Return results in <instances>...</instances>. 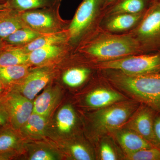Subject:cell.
Returning a JSON list of instances; mask_svg holds the SVG:
<instances>
[{
	"label": "cell",
	"instance_id": "8fae6325",
	"mask_svg": "<svg viewBox=\"0 0 160 160\" xmlns=\"http://www.w3.org/2000/svg\"><path fill=\"white\" fill-rule=\"evenodd\" d=\"M126 100L122 94L110 88L100 87L86 96V102L92 108L102 109Z\"/></svg>",
	"mask_w": 160,
	"mask_h": 160
},
{
	"label": "cell",
	"instance_id": "d590c367",
	"mask_svg": "<svg viewBox=\"0 0 160 160\" xmlns=\"http://www.w3.org/2000/svg\"><path fill=\"white\" fill-rule=\"evenodd\" d=\"M2 91V88H1V86H0V92H1Z\"/></svg>",
	"mask_w": 160,
	"mask_h": 160
},
{
	"label": "cell",
	"instance_id": "e0dca14e",
	"mask_svg": "<svg viewBox=\"0 0 160 160\" xmlns=\"http://www.w3.org/2000/svg\"><path fill=\"white\" fill-rule=\"evenodd\" d=\"M76 122V115L71 106L66 105L58 112L57 125L59 131L63 133H68L74 128Z\"/></svg>",
	"mask_w": 160,
	"mask_h": 160
},
{
	"label": "cell",
	"instance_id": "5bb4252c",
	"mask_svg": "<svg viewBox=\"0 0 160 160\" xmlns=\"http://www.w3.org/2000/svg\"><path fill=\"white\" fill-rule=\"evenodd\" d=\"M45 10H28L24 12L22 18L29 26L38 30H50L56 25L54 18Z\"/></svg>",
	"mask_w": 160,
	"mask_h": 160
},
{
	"label": "cell",
	"instance_id": "ffe728a7",
	"mask_svg": "<svg viewBox=\"0 0 160 160\" xmlns=\"http://www.w3.org/2000/svg\"><path fill=\"white\" fill-rule=\"evenodd\" d=\"M29 61V55L21 49H13L0 56V66L22 65Z\"/></svg>",
	"mask_w": 160,
	"mask_h": 160
},
{
	"label": "cell",
	"instance_id": "484cf974",
	"mask_svg": "<svg viewBox=\"0 0 160 160\" xmlns=\"http://www.w3.org/2000/svg\"><path fill=\"white\" fill-rule=\"evenodd\" d=\"M125 158L129 160H160V149L153 147L142 149L125 154Z\"/></svg>",
	"mask_w": 160,
	"mask_h": 160
},
{
	"label": "cell",
	"instance_id": "603a6c76",
	"mask_svg": "<svg viewBox=\"0 0 160 160\" xmlns=\"http://www.w3.org/2000/svg\"><path fill=\"white\" fill-rule=\"evenodd\" d=\"M41 33L28 28H22L6 38L7 42L12 44H19L31 42L39 37Z\"/></svg>",
	"mask_w": 160,
	"mask_h": 160
},
{
	"label": "cell",
	"instance_id": "9a60e30c",
	"mask_svg": "<svg viewBox=\"0 0 160 160\" xmlns=\"http://www.w3.org/2000/svg\"><path fill=\"white\" fill-rule=\"evenodd\" d=\"M58 97V92L56 89H46L35 100L32 112L47 118L55 106Z\"/></svg>",
	"mask_w": 160,
	"mask_h": 160
},
{
	"label": "cell",
	"instance_id": "44dd1931",
	"mask_svg": "<svg viewBox=\"0 0 160 160\" xmlns=\"http://www.w3.org/2000/svg\"><path fill=\"white\" fill-rule=\"evenodd\" d=\"M67 39L69 40L68 36L63 33L40 36L30 42L26 46V51L30 52L43 46L64 42Z\"/></svg>",
	"mask_w": 160,
	"mask_h": 160
},
{
	"label": "cell",
	"instance_id": "ac0fdd59",
	"mask_svg": "<svg viewBox=\"0 0 160 160\" xmlns=\"http://www.w3.org/2000/svg\"><path fill=\"white\" fill-rule=\"evenodd\" d=\"M91 71L90 68L79 67L70 68L63 74V82L72 88L78 87L85 82Z\"/></svg>",
	"mask_w": 160,
	"mask_h": 160
},
{
	"label": "cell",
	"instance_id": "52a82bcc",
	"mask_svg": "<svg viewBox=\"0 0 160 160\" xmlns=\"http://www.w3.org/2000/svg\"><path fill=\"white\" fill-rule=\"evenodd\" d=\"M155 112L149 106L142 104L126 123V127L140 135L153 146Z\"/></svg>",
	"mask_w": 160,
	"mask_h": 160
},
{
	"label": "cell",
	"instance_id": "7a4b0ae2",
	"mask_svg": "<svg viewBox=\"0 0 160 160\" xmlns=\"http://www.w3.org/2000/svg\"><path fill=\"white\" fill-rule=\"evenodd\" d=\"M108 82L160 113V72L132 76L117 70H99Z\"/></svg>",
	"mask_w": 160,
	"mask_h": 160
},
{
	"label": "cell",
	"instance_id": "1f68e13d",
	"mask_svg": "<svg viewBox=\"0 0 160 160\" xmlns=\"http://www.w3.org/2000/svg\"><path fill=\"white\" fill-rule=\"evenodd\" d=\"M7 119V113L5 110L0 109V126L4 125Z\"/></svg>",
	"mask_w": 160,
	"mask_h": 160
},
{
	"label": "cell",
	"instance_id": "d6986e66",
	"mask_svg": "<svg viewBox=\"0 0 160 160\" xmlns=\"http://www.w3.org/2000/svg\"><path fill=\"white\" fill-rule=\"evenodd\" d=\"M62 50L56 45L43 46L29 52V61L32 64L39 65L56 57Z\"/></svg>",
	"mask_w": 160,
	"mask_h": 160
},
{
	"label": "cell",
	"instance_id": "e575fe53",
	"mask_svg": "<svg viewBox=\"0 0 160 160\" xmlns=\"http://www.w3.org/2000/svg\"><path fill=\"white\" fill-rule=\"evenodd\" d=\"M8 0H0V4H6L7 3Z\"/></svg>",
	"mask_w": 160,
	"mask_h": 160
},
{
	"label": "cell",
	"instance_id": "836d02e7",
	"mask_svg": "<svg viewBox=\"0 0 160 160\" xmlns=\"http://www.w3.org/2000/svg\"><path fill=\"white\" fill-rule=\"evenodd\" d=\"M9 9L6 4H0V12L6 11Z\"/></svg>",
	"mask_w": 160,
	"mask_h": 160
},
{
	"label": "cell",
	"instance_id": "ba28073f",
	"mask_svg": "<svg viewBox=\"0 0 160 160\" xmlns=\"http://www.w3.org/2000/svg\"><path fill=\"white\" fill-rule=\"evenodd\" d=\"M144 13H120L103 16L99 27L114 34L129 33L138 26Z\"/></svg>",
	"mask_w": 160,
	"mask_h": 160
},
{
	"label": "cell",
	"instance_id": "30bf717a",
	"mask_svg": "<svg viewBox=\"0 0 160 160\" xmlns=\"http://www.w3.org/2000/svg\"><path fill=\"white\" fill-rule=\"evenodd\" d=\"M111 133L114 135L125 154L154 147L140 135L126 127L119 128Z\"/></svg>",
	"mask_w": 160,
	"mask_h": 160
},
{
	"label": "cell",
	"instance_id": "83f0119b",
	"mask_svg": "<svg viewBox=\"0 0 160 160\" xmlns=\"http://www.w3.org/2000/svg\"><path fill=\"white\" fill-rule=\"evenodd\" d=\"M99 156L102 160H116L118 157L114 146L110 141L105 140L102 141L100 146Z\"/></svg>",
	"mask_w": 160,
	"mask_h": 160
},
{
	"label": "cell",
	"instance_id": "cb8c5ba5",
	"mask_svg": "<svg viewBox=\"0 0 160 160\" xmlns=\"http://www.w3.org/2000/svg\"><path fill=\"white\" fill-rule=\"evenodd\" d=\"M46 126V118L32 112L24 124V131L33 135H39L44 132Z\"/></svg>",
	"mask_w": 160,
	"mask_h": 160
},
{
	"label": "cell",
	"instance_id": "3957f363",
	"mask_svg": "<svg viewBox=\"0 0 160 160\" xmlns=\"http://www.w3.org/2000/svg\"><path fill=\"white\" fill-rule=\"evenodd\" d=\"M104 0H83L68 28L69 40L82 42L99 27L103 17Z\"/></svg>",
	"mask_w": 160,
	"mask_h": 160
},
{
	"label": "cell",
	"instance_id": "7402d4cb",
	"mask_svg": "<svg viewBox=\"0 0 160 160\" xmlns=\"http://www.w3.org/2000/svg\"><path fill=\"white\" fill-rule=\"evenodd\" d=\"M23 27L22 22L17 17H0V37L6 38Z\"/></svg>",
	"mask_w": 160,
	"mask_h": 160
},
{
	"label": "cell",
	"instance_id": "d6a6232c",
	"mask_svg": "<svg viewBox=\"0 0 160 160\" xmlns=\"http://www.w3.org/2000/svg\"><path fill=\"white\" fill-rule=\"evenodd\" d=\"M104 1H105V4H104V9H105L107 7L114 4L118 0H104Z\"/></svg>",
	"mask_w": 160,
	"mask_h": 160
},
{
	"label": "cell",
	"instance_id": "2e32d148",
	"mask_svg": "<svg viewBox=\"0 0 160 160\" xmlns=\"http://www.w3.org/2000/svg\"><path fill=\"white\" fill-rule=\"evenodd\" d=\"M61 0H8V9L26 11L38 8H51L59 5Z\"/></svg>",
	"mask_w": 160,
	"mask_h": 160
},
{
	"label": "cell",
	"instance_id": "8992f818",
	"mask_svg": "<svg viewBox=\"0 0 160 160\" xmlns=\"http://www.w3.org/2000/svg\"><path fill=\"white\" fill-rule=\"evenodd\" d=\"M129 33L142 53L160 51V0H154L138 26Z\"/></svg>",
	"mask_w": 160,
	"mask_h": 160
},
{
	"label": "cell",
	"instance_id": "f1b7e54d",
	"mask_svg": "<svg viewBox=\"0 0 160 160\" xmlns=\"http://www.w3.org/2000/svg\"><path fill=\"white\" fill-rule=\"evenodd\" d=\"M17 143V138L12 133L6 132L0 135V152L7 151L13 148Z\"/></svg>",
	"mask_w": 160,
	"mask_h": 160
},
{
	"label": "cell",
	"instance_id": "7c38bea8",
	"mask_svg": "<svg viewBox=\"0 0 160 160\" xmlns=\"http://www.w3.org/2000/svg\"><path fill=\"white\" fill-rule=\"evenodd\" d=\"M154 0H118L104 9L103 16L115 13L143 14Z\"/></svg>",
	"mask_w": 160,
	"mask_h": 160
},
{
	"label": "cell",
	"instance_id": "9c48e42d",
	"mask_svg": "<svg viewBox=\"0 0 160 160\" xmlns=\"http://www.w3.org/2000/svg\"><path fill=\"white\" fill-rule=\"evenodd\" d=\"M8 105L12 121L15 127L24 126L33 111V103L23 95L14 93L11 95Z\"/></svg>",
	"mask_w": 160,
	"mask_h": 160
},
{
	"label": "cell",
	"instance_id": "5b68a950",
	"mask_svg": "<svg viewBox=\"0 0 160 160\" xmlns=\"http://www.w3.org/2000/svg\"><path fill=\"white\" fill-rule=\"evenodd\" d=\"M139 106V102L132 100L122 101L99 109L92 115V126L99 136L111 133L128 122Z\"/></svg>",
	"mask_w": 160,
	"mask_h": 160
},
{
	"label": "cell",
	"instance_id": "d4e9b609",
	"mask_svg": "<svg viewBox=\"0 0 160 160\" xmlns=\"http://www.w3.org/2000/svg\"><path fill=\"white\" fill-rule=\"evenodd\" d=\"M27 68L23 65L0 66V78L7 82L20 79L26 74Z\"/></svg>",
	"mask_w": 160,
	"mask_h": 160
},
{
	"label": "cell",
	"instance_id": "4dcf8cb0",
	"mask_svg": "<svg viewBox=\"0 0 160 160\" xmlns=\"http://www.w3.org/2000/svg\"><path fill=\"white\" fill-rule=\"evenodd\" d=\"M154 147L160 149V115L155 118L153 125Z\"/></svg>",
	"mask_w": 160,
	"mask_h": 160
},
{
	"label": "cell",
	"instance_id": "f546056e",
	"mask_svg": "<svg viewBox=\"0 0 160 160\" xmlns=\"http://www.w3.org/2000/svg\"><path fill=\"white\" fill-rule=\"evenodd\" d=\"M29 159L31 160H54L56 159L55 155L47 150H38L32 155Z\"/></svg>",
	"mask_w": 160,
	"mask_h": 160
},
{
	"label": "cell",
	"instance_id": "6da1fadb",
	"mask_svg": "<svg viewBox=\"0 0 160 160\" xmlns=\"http://www.w3.org/2000/svg\"><path fill=\"white\" fill-rule=\"evenodd\" d=\"M82 42L80 51L90 58L93 63L142 53L137 42L129 32L114 34L99 27Z\"/></svg>",
	"mask_w": 160,
	"mask_h": 160
},
{
	"label": "cell",
	"instance_id": "277c9868",
	"mask_svg": "<svg viewBox=\"0 0 160 160\" xmlns=\"http://www.w3.org/2000/svg\"><path fill=\"white\" fill-rule=\"evenodd\" d=\"M98 70H117L132 76L143 75L160 72V51L132 55L107 62L94 63Z\"/></svg>",
	"mask_w": 160,
	"mask_h": 160
},
{
	"label": "cell",
	"instance_id": "4316f807",
	"mask_svg": "<svg viewBox=\"0 0 160 160\" xmlns=\"http://www.w3.org/2000/svg\"><path fill=\"white\" fill-rule=\"evenodd\" d=\"M71 154L73 158L77 160L93 159V155L86 146L82 144L75 143L69 147Z\"/></svg>",
	"mask_w": 160,
	"mask_h": 160
},
{
	"label": "cell",
	"instance_id": "4fadbf2b",
	"mask_svg": "<svg viewBox=\"0 0 160 160\" xmlns=\"http://www.w3.org/2000/svg\"><path fill=\"white\" fill-rule=\"evenodd\" d=\"M50 79V75L47 72L42 70L33 72L25 79L21 86V92L25 97L32 100L47 85Z\"/></svg>",
	"mask_w": 160,
	"mask_h": 160
}]
</instances>
